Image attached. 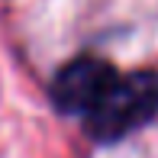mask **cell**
Instances as JSON below:
<instances>
[{
  "instance_id": "obj_1",
  "label": "cell",
  "mask_w": 158,
  "mask_h": 158,
  "mask_svg": "<svg viewBox=\"0 0 158 158\" xmlns=\"http://www.w3.org/2000/svg\"><path fill=\"white\" fill-rule=\"evenodd\" d=\"M155 113H158V74L139 71L129 77H116L84 119H87V129L94 132V139L113 142L145 126Z\"/></svg>"
},
{
  "instance_id": "obj_2",
  "label": "cell",
  "mask_w": 158,
  "mask_h": 158,
  "mask_svg": "<svg viewBox=\"0 0 158 158\" xmlns=\"http://www.w3.org/2000/svg\"><path fill=\"white\" fill-rule=\"evenodd\" d=\"M116 81V71L100 58H74L64 64L52 84V100L64 113L87 116L106 94V87Z\"/></svg>"
}]
</instances>
